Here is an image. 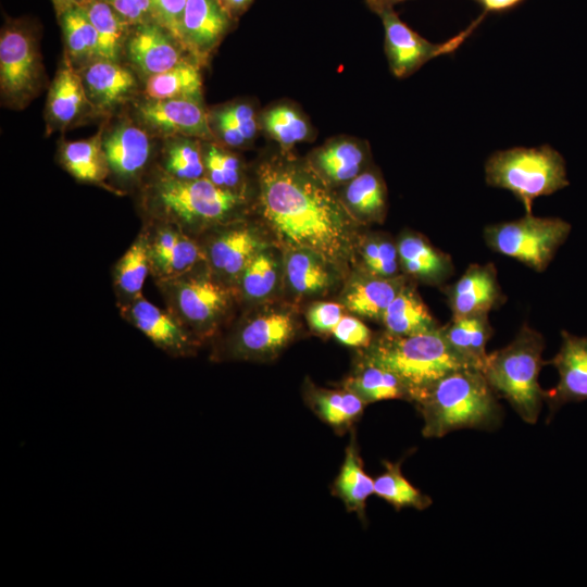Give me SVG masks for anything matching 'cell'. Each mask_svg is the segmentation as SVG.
I'll list each match as a JSON object with an SVG mask.
<instances>
[{
  "mask_svg": "<svg viewBox=\"0 0 587 587\" xmlns=\"http://www.w3.org/2000/svg\"><path fill=\"white\" fill-rule=\"evenodd\" d=\"M385 471L374 479V494L397 510L414 508L424 510L432 499L415 488L402 474L400 462H384Z\"/></svg>",
  "mask_w": 587,
  "mask_h": 587,
  "instance_id": "7bdbcfd3",
  "label": "cell"
},
{
  "mask_svg": "<svg viewBox=\"0 0 587 587\" xmlns=\"http://www.w3.org/2000/svg\"><path fill=\"white\" fill-rule=\"evenodd\" d=\"M380 322L385 333L394 336H412L440 327L409 280L387 307Z\"/></svg>",
  "mask_w": 587,
  "mask_h": 587,
  "instance_id": "f1b7e54d",
  "label": "cell"
},
{
  "mask_svg": "<svg viewBox=\"0 0 587 587\" xmlns=\"http://www.w3.org/2000/svg\"><path fill=\"white\" fill-rule=\"evenodd\" d=\"M201 66L191 58L176 66L149 77L142 84L141 96L148 99H202Z\"/></svg>",
  "mask_w": 587,
  "mask_h": 587,
  "instance_id": "8d00e7d4",
  "label": "cell"
},
{
  "mask_svg": "<svg viewBox=\"0 0 587 587\" xmlns=\"http://www.w3.org/2000/svg\"><path fill=\"white\" fill-rule=\"evenodd\" d=\"M415 403L424 421L423 436L427 438L463 428L495 429L502 421L497 395L476 367L447 374Z\"/></svg>",
  "mask_w": 587,
  "mask_h": 587,
  "instance_id": "3957f363",
  "label": "cell"
},
{
  "mask_svg": "<svg viewBox=\"0 0 587 587\" xmlns=\"http://www.w3.org/2000/svg\"><path fill=\"white\" fill-rule=\"evenodd\" d=\"M384 26L385 53L389 70L398 78H404L417 71L427 61L454 51L475 29L485 13L466 29L444 43H433L404 24L394 7L375 12Z\"/></svg>",
  "mask_w": 587,
  "mask_h": 587,
  "instance_id": "7c38bea8",
  "label": "cell"
},
{
  "mask_svg": "<svg viewBox=\"0 0 587 587\" xmlns=\"http://www.w3.org/2000/svg\"><path fill=\"white\" fill-rule=\"evenodd\" d=\"M148 275H150L148 241L141 228L112 268V286L117 308L142 295L141 290Z\"/></svg>",
  "mask_w": 587,
  "mask_h": 587,
  "instance_id": "4dcf8cb0",
  "label": "cell"
},
{
  "mask_svg": "<svg viewBox=\"0 0 587 587\" xmlns=\"http://www.w3.org/2000/svg\"><path fill=\"white\" fill-rule=\"evenodd\" d=\"M333 489L335 496L345 503L349 511L357 513L360 519L364 520L366 500L374 494V479L363 469L354 436L351 437L350 445L346 450L345 460L334 482Z\"/></svg>",
  "mask_w": 587,
  "mask_h": 587,
  "instance_id": "74e56055",
  "label": "cell"
},
{
  "mask_svg": "<svg viewBox=\"0 0 587 587\" xmlns=\"http://www.w3.org/2000/svg\"><path fill=\"white\" fill-rule=\"evenodd\" d=\"M138 209L143 221L174 224L195 238L242 218L247 197L223 189L207 177L182 180L153 167L137 190Z\"/></svg>",
  "mask_w": 587,
  "mask_h": 587,
  "instance_id": "7a4b0ae2",
  "label": "cell"
},
{
  "mask_svg": "<svg viewBox=\"0 0 587 587\" xmlns=\"http://www.w3.org/2000/svg\"><path fill=\"white\" fill-rule=\"evenodd\" d=\"M133 26L157 23L151 0H107Z\"/></svg>",
  "mask_w": 587,
  "mask_h": 587,
  "instance_id": "c3c4849f",
  "label": "cell"
},
{
  "mask_svg": "<svg viewBox=\"0 0 587 587\" xmlns=\"http://www.w3.org/2000/svg\"><path fill=\"white\" fill-rule=\"evenodd\" d=\"M234 22L218 0H187L180 42L201 67L205 66Z\"/></svg>",
  "mask_w": 587,
  "mask_h": 587,
  "instance_id": "ffe728a7",
  "label": "cell"
},
{
  "mask_svg": "<svg viewBox=\"0 0 587 587\" xmlns=\"http://www.w3.org/2000/svg\"><path fill=\"white\" fill-rule=\"evenodd\" d=\"M396 241L400 268L408 278L439 286L453 275L451 257L435 248L424 236L407 230Z\"/></svg>",
  "mask_w": 587,
  "mask_h": 587,
  "instance_id": "cb8c5ba5",
  "label": "cell"
},
{
  "mask_svg": "<svg viewBox=\"0 0 587 587\" xmlns=\"http://www.w3.org/2000/svg\"><path fill=\"white\" fill-rule=\"evenodd\" d=\"M205 177L214 185L245 193V168L241 159L216 141H203Z\"/></svg>",
  "mask_w": 587,
  "mask_h": 587,
  "instance_id": "b9f144b4",
  "label": "cell"
},
{
  "mask_svg": "<svg viewBox=\"0 0 587 587\" xmlns=\"http://www.w3.org/2000/svg\"><path fill=\"white\" fill-rule=\"evenodd\" d=\"M545 340L540 333L523 325L505 347L487 354L482 372L497 396L503 397L519 416L536 423L545 401L539 373Z\"/></svg>",
  "mask_w": 587,
  "mask_h": 587,
  "instance_id": "5b68a950",
  "label": "cell"
},
{
  "mask_svg": "<svg viewBox=\"0 0 587 587\" xmlns=\"http://www.w3.org/2000/svg\"><path fill=\"white\" fill-rule=\"evenodd\" d=\"M445 294L452 319L488 314L504 303L492 263L469 265L458 280L446 287Z\"/></svg>",
  "mask_w": 587,
  "mask_h": 587,
  "instance_id": "7402d4cb",
  "label": "cell"
},
{
  "mask_svg": "<svg viewBox=\"0 0 587 587\" xmlns=\"http://www.w3.org/2000/svg\"><path fill=\"white\" fill-rule=\"evenodd\" d=\"M100 117L89 101L80 75L63 55L45 105L46 136L63 133Z\"/></svg>",
  "mask_w": 587,
  "mask_h": 587,
  "instance_id": "e0dca14e",
  "label": "cell"
},
{
  "mask_svg": "<svg viewBox=\"0 0 587 587\" xmlns=\"http://www.w3.org/2000/svg\"><path fill=\"white\" fill-rule=\"evenodd\" d=\"M214 141L229 149L247 148L257 137L260 121L246 101H233L209 110Z\"/></svg>",
  "mask_w": 587,
  "mask_h": 587,
  "instance_id": "83f0119b",
  "label": "cell"
},
{
  "mask_svg": "<svg viewBox=\"0 0 587 587\" xmlns=\"http://www.w3.org/2000/svg\"><path fill=\"white\" fill-rule=\"evenodd\" d=\"M308 400L315 414L336 429L351 426L361 416L366 404L345 387L340 390H328L309 386Z\"/></svg>",
  "mask_w": 587,
  "mask_h": 587,
  "instance_id": "f35d334b",
  "label": "cell"
},
{
  "mask_svg": "<svg viewBox=\"0 0 587 587\" xmlns=\"http://www.w3.org/2000/svg\"><path fill=\"white\" fill-rule=\"evenodd\" d=\"M571 224L559 217H523L488 225L484 239L494 252L510 257L536 272L545 271L565 242Z\"/></svg>",
  "mask_w": 587,
  "mask_h": 587,
  "instance_id": "9c48e42d",
  "label": "cell"
},
{
  "mask_svg": "<svg viewBox=\"0 0 587 587\" xmlns=\"http://www.w3.org/2000/svg\"><path fill=\"white\" fill-rule=\"evenodd\" d=\"M562 342L557 354L547 363L559 374L555 387L545 390L550 417L564 404L587 401V336L561 332Z\"/></svg>",
  "mask_w": 587,
  "mask_h": 587,
  "instance_id": "44dd1931",
  "label": "cell"
},
{
  "mask_svg": "<svg viewBox=\"0 0 587 587\" xmlns=\"http://www.w3.org/2000/svg\"><path fill=\"white\" fill-rule=\"evenodd\" d=\"M203 141L185 136L162 139L154 167L182 180L205 177Z\"/></svg>",
  "mask_w": 587,
  "mask_h": 587,
  "instance_id": "1f68e13d",
  "label": "cell"
},
{
  "mask_svg": "<svg viewBox=\"0 0 587 587\" xmlns=\"http://www.w3.org/2000/svg\"><path fill=\"white\" fill-rule=\"evenodd\" d=\"M257 180L259 211L279 241L313 251L335 268L347 264L359 223L308 162L282 152L259 165Z\"/></svg>",
  "mask_w": 587,
  "mask_h": 587,
  "instance_id": "6da1fadb",
  "label": "cell"
},
{
  "mask_svg": "<svg viewBox=\"0 0 587 587\" xmlns=\"http://www.w3.org/2000/svg\"><path fill=\"white\" fill-rule=\"evenodd\" d=\"M118 311L126 322L170 357H189L200 344L170 311L158 308L143 295L118 307Z\"/></svg>",
  "mask_w": 587,
  "mask_h": 587,
  "instance_id": "d6986e66",
  "label": "cell"
},
{
  "mask_svg": "<svg viewBox=\"0 0 587 587\" xmlns=\"http://www.w3.org/2000/svg\"><path fill=\"white\" fill-rule=\"evenodd\" d=\"M489 186L511 191L526 214L533 202L570 185L563 157L549 145L515 147L492 153L485 163Z\"/></svg>",
  "mask_w": 587,
  "mask_h": 587,
  "instance_id": "52a82bcc",
  "label": "cell"
},
{
  "mask_svg": "<svg viewBox=\"0 0 587 587\" xmlns=\"http://www.w3.org/2000/svg\"><path fill=\"white\" fill-rule=\"evenodd\" d=\"M38 32L27 20H8L0 34V95L4 107L25 109L45 88Z\"/></svg>",
  "mask_w": 587,
  "mask_h": 587,
  "instance_id": "ba28073f",
  "label": "cell"
},
{
  "mask_svg": "<svg viewBox=\"0 0 587 587\" xmlns=\"http://www.w3.org/2000/svg\"><path fill=\"white\" fill-rule=\"evenodd\" d=\"M99 116L110 117L142 93V83L125 63L99 59L77 70Z\"/></svg>",
  "mask_w": 587,
  "mask_h": 587,
  "instance_id": "ac0fdd59",
  "label": "cell"
},
{
  "mask_svg": "<svg viewBox=\"0 0 587 587\" xmlns=\"http://www.w3.org/2000/svg\"><path fill=\"white\" fill-rule=\"evenodd\" d=\"M402 1L407 0H365L366 5L372 10L374 13L386 7H394L397 3H400Z\"/></svg>",
  "mask_w": 587,
  "mask_h": 587,
  "instance_id": "f5cc1de1",
  "label": "cell"
},
{
  "mask_svg": "<svg viewBox=\"0 0 587 587\" xmlns=\"http://www.w3.org/2000/svg\"><path fill=\"white\" fill-rule=\"evenodd\" d=\"M342 204L359 224L382 223L387 212V190L380 172L367 166L338 195Z\"/></svg>",
  "mask_w": 587,
  "mask_h": 587,
  "instance_id": "484cf974",
  "label": "cell"
},
{
  "mask_svg": "<svg viewBox=\"0 0 587 587\" xmlns=\"http://www.w3.org/2000/svg\"><path fill=\"white\" fill-rule=\"evenodd\" d=\"M253 0H218L223 9L236 22L251 5Z\"/></svg>",
  "mask_w": 587,
  "mask_h": 587,
  "instance_id": "681fc988",
  "label": "cell"
},
{
  "mask_svg": "<svg viewBox=\"0 0 587 587\" xmlns=\"http://www.w3.org/2000/svg\"><path fill=\"white\" fill-rule=\"evenodd\" d=\"M357 249L364 273L392 278L402 274L399 263L397 241L386 234H370L363 237Z\"/></svg>",
  "mask_w": 587,
  "mask_h": 587,
  "instance_id": "ee69618b",
  "label": "cell"
},
{
  "mask_svg": "<svg viewBox=\"0 0 587 587\" xmlns=\"http://www.w3.org/2000/svg\"><path fill=\"white\" fill-rule=\"evenodd\" d=\"M363 357L395 373L414 402L447 374L475 367L451 348L440 327L412 336L384 333L365 348Z\"/></svg>",
  "mask_w": 587,
  "mask_h": 587,
  "instance_id": "277c9868",
  "label": "cell"
},
{
  "mask_svg": "<svg viewBox=\"0 0 587 587\" xmlns=\"http://www.w3.org/2000/svg\"><path fill=\"white\" fill-rule=\"evenodd\" d=\"M345 307L341 303L321 301L313 303L308 312L307 320L310 327L319 334H332L333 329L344 316Z\"/></svg>",
  "mask_w": 587,
  "mask_h": 587,
  "instance_id": "bcb514c9",
  "label": "cell"
},
{
  "mask_svg": "<svg viewBox=\"0 0 587 587\" xmlns=\"http://www.w3.org/2000/svg\"><path fill=\"white\" fill-rule=\"evenodd\" d=\"M186 1L151 0L157 23L170 30L179 41Z\"/></svg>",
  "mask_w": 587,
  "mask_h": 587,
  "instance_id": "7dc6e473",
  "label": "cell"
},
{
  "mask_svg": "<svg viewBox=\"0 0 587 587\" xmlns=\"http://www.w3.org/2000/svg\"><path fill=\"white\" fill-rule=\"evenodd\" d=\"M189 58L191 57L182 42L170 30L158 23H147L132 27L123 63L128 65L143 84L149 77Z\"/></svg>",
  "mask_w": 587,
  "mask_h": 587,
  "instance_id": "2e32d148",
  "label": "cell"
},
{
  "mask_svg": "<svg viewBox=\"0 0 587 587\" xmlns=\"http://www.w3.org/2000/svg\"><path fill=\"white\" fill-rule=\"evenodd\" d=\"M408 280L403 274L383 278L363 272L347 286L341 302L358 316L382 321L385 310Z\"/></svg>",
  "mask_w": 587,
  "mask_h": 587,
  "instance_id": "4316f807",
  "label": "cell"
},
{
  "mask_svg": "<svg viewBox=\"0 0 587 587\" xmlns=\"http://www.w3.org/2000/svg\"><path fill=\"white\" fill-rule=\"evenodd\" d=\"M103 124L91 137L79 140L61 139L57 150V161L61 167L79 183L105 188L115 193L108 184L110 171L102 146Z\"/></svg>",
  "mask_w": 587,
  "mask_h": 587,
  "instance_id": "d4e9b609",
  "label": "cell"
},
{
  "mask_svg": "<svg viewBox=\"0 0 587 587\" xmlns=\"http://www.w3.org/2000/svg\"><path fill=\"white\" fill-rule=\"evenodd\" d=\"M279 264L275 254L266 247L249 262L236 285L238 298L259 302L268 298L277 287Z\"/></svg>",
  "mask_w": 587,
  "mask_h": 587,
  "instance_id": "60d3db41",
  "label": "cell"
},
{
  "mask_svg": "<svg viewBox=\"0 0 587 587\" xmlns=\"http://www.w3.org/2000/svg\"><path fill=\"white\" fill-rule=\"evenodd\" d=\"M440 329L451 348L473 366L482 370L488 354L486 345L492 335L488 314L451 317Z\"/></svg>",
  "mask_w": 587,
  "mask_h": 587,
  "instance_id": "836d02e7",
  "label": "cell"
},
{
  "mask_svg": "<svg viewBox=\"0 0 587 587\" xmlns=\"http://www.w3.org/2000/svg\"><path fill=\"white\" fill-rule=\"evenodd\" d=\"M150 275L154 280L185 274L205 263L199 240L180 227L160 221H143Z\"/></svg>",
  "mask_w": 587,
  "mask_h": 587,
  "instance_id": "9a60e30c",
  "label": "cell"
},
{
  "mask_svg": "<svg viewBox=\"0 0 587 587\" xmlns=\"http://www.w3.org/2000/svg\"><path fill=\"white\" fill-rule=\"evenodd\" d=\"M344 387L365 403L392 399L410 401L404 385L395 373L364 357L354 373L345 380Z\"/></svg>",
  "mask_w": 587,
  "mask_h": 587,
  "instance_id": "d590c367",
  "label": "cell"
},
{
  "mask_svg": "<svg viewBox=\"0 0 587 587\" xmlns=\"http://www.w3.org/2000/svg\"><path fill=\"white\" fill-rule=\"evenodd\" d=\"M335 267L317 253L288 249L285 276L289 288L299 297L322 295L333 286Z\"/></svg>",
  "mask_w": 587,
  "mask_h": 587,
  "instance_id": "f546056e",
  "label": "cell"
},
{
  "mask_svg": "<svg viewBox=\"0 0 587 587\" xmlns=\"http://www.w3.org/2000/svg\"><path fill=\"white\" fill-rule=\"evenodd\" d=\"M260 126L278 143L282 152L288 153L297 143L311 138V126L305 116L295 107L276 104L265 110Z\"/></svg>",
  "mask_w": 587,
  "mask_h": 587,
  "instance_id": "ab89813d",
  "label": "cell"
},
{
  "mask_svg": "<svg viewBox=\"0 0 587 587\" xmlns=\"http://www.w3.org/2000/svg\"><path fill=\"white\" fill-rule=\"evenodd\" d=\"M333 336L341 344L367 348L373 341L369 327L355 316L344 315L332 332Z\"/></svg>",
  "mask_w": 587,
  "mask_h": 587,
  "instance_id": "f6af8a7d",
  "label": "cell"
},
{
  "mask_svg": "<svg viewBox=\"0 0 587 587\" xmlns=\"http://www.w3.org/2000/svg\"><path fill=\"white\" fill-rule=\"evenodd\" d=\"M80 7L97 32L100 59L123 63L133 25L107 0H86Z\"/></svg>",
  "mask_w": 587,
  "mask_h": 587,
  "instance_id": "d6a6232c",
  "label": "cell"
},
{
  "mask_svg": "<svg viewBox=\"0 0 587 587\" xmlns=\"http://www.w3.org/2000/svg\"><path fill=\"white\" fill-rule=\"evenodd\" d=\"M158 142L160 139L128 114H120L113 123L103 124V151L111 186L118 196L140 188L154 167Z\"/></svg>",
  "mask_w": 587,
  "mask_h": 587,
  "instance_id": "30bf717a",
  "label": "cell"
},
{
  "mask_svg": "<svg viewBox=\"0 0 587 587\" xmlns=\"http://www.w3.org/2000/svg\"><path fill=\"white\" fill-rule=\"evenodd\" d=\"M369 147L349 137L325 142L309 155L308 164L332 188L349 183L369 165Z\"/></svg>",
  "mask_w": 587,
  "mask_h": 587,
  "instance_id": "603a6c76",
  "label": "cell"
},
{
  "mask_svg": "<svg viewBox=\"0 0 587 587\" xmlns=\"http://www.w3.org/2000/svg\"><path fill=\"white\" fill-rule=\"evenodd\" d=\"M154 283L166 310L199 341L215 334L238 299L236 289L216 278L205 263Z\"/></svg>",
  "mask_w": 587,
  "mask_h": 587,
  "instance_id": "8992f818",
  "label": "cell"
},
{
  "mask_svg": "<svg viewBox=\"0 0 587 587\" xmlns=\"http://www.w3.org/2000/svg\"><path fill=\"white\" fill-rule=\"evenodd\" d=\"M484 7V12H500L511 9L522 2L523 0H475Z\"/></svg>",
  "mask_w": 587,
  "mask_h": 587,
  "instance_id": "f907efd6",
  "label": "cell"
},
{
  "mask_svg": "<svg viewBox=\"0 0 587 587\" xmlns=\"http://www.w3.org/2000/svg\"><path fill=\"white\" fill-rule=\"evenodd\" d=\"M86 0H51L57 17L65 11L80 7Z\"/></svg>",
  "mask_w": 587,
  "mask_h": 587,
  "instance_id": "816d5d0a",
  "label": "cell"
},
{
  "mask_svg": "<svg viewBox=\"0 0 587 587\" xmlns=\"http://www.w3.org/2000/svg\"><path fill=\"white\" fill-rule=\"evenodd\" d=\"M198 240L211 273L235 289L251 259L266 247L259 229L243 218L211 228Z\"/></svg>",
  "mask_w": 587,
  "mask_h": 587,
  "instance_id": "8fae6325",
  "label": "cell"
},
{
  "mask_svg": "<svg viewBox=\"0 0 587 587\" xmlns=\"http://www.w3.org/2000/svg\"><path fill=\"white\" fill-rule=\"evenodd\" d=\"M289 312L267 311L246 319L226 339L222 357L229 360H265L278 354L295 337Z\"/></svg>",
  "mask_w": 587,
  "mask_h": 587,
  "instance_id": "5bb4252c",
  "label": "cell"
},
{
  "mask_svg": "<svg viewBox=\"0 0 587 587\" xmlns=\"http://www.w3.org/2000/svg\"><path fill=\"white\" fill-rule=\"evenodd\" d=\"M133 117L153 137H193L214 141L209 110L202 99H148L141 96L132 102Z\"/></svg>",
  "mask_w": 587,
  "mask_h": 587,
  "instance_id": "4fadbf2b",
  "label": "cell"
},
{
  "mask_svg": "<svg viewBox=\"0 0 587 587\" xmlns=\"http://www.w3.org/2000/svg\"><path fill=\"white\" fill-rule=\"evenodd\" d=\"M64 55L76 70L100 59L97 32L82 7L70 9L58 16Z\"/></svg>",
  "mask_w": 587,
  "mask_h": 587,
  "instance_id": "e575fe53",
  "label": "cell"
}]
</instances>
